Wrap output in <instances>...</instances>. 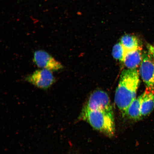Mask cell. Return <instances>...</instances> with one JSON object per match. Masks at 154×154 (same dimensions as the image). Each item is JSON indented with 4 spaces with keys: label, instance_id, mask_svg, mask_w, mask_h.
<instances>
[{
    "label": "cell",
    "instance_id": "cell-1",
    "mask_svg": "<svg viewBox=\"0 0 154 154\" xmlns=\"http://www.w3.org/2000/svg\"><path fill=\"white\" fill-rule=\"evenodd\" d=\"M139 72L137 69H127L121 73L116 91L115 101L123 116L136 99L140 84Z\"/></svg>",
    "mask_w": 154,
    "mask_h": 154
},
{
    "label": "cell",
    "instance_id": "cell-2",
    "mask_svg": "<svg viewBox=\"0 0 154 154\" xmlns=\"http://www.w3.org/2000/svg\"><path fill=\"white\" fill-rule=\"evenodd\" d=\"M79 119L87 122L95 129L109 137L114 136L115 126L113 111L82 109Z\"/></svg>",
    "mask_w": 154,
    "mask_h": 154
},
{
    "label": "cell",
    "instance_id": "cell-3",
    "mask_svg": "<svg viewBox=\"0 0 154 154\" xmlns=\"http://www.w3.org/2000/svg\"><path fill=\"white\" fill-rule=\"evenodd\" d=\"M140 75L146 88L154 91V60L151 54L144 51L140 65Z\"/></svg>",
    "mask_w": 154,
    "mask_h": 154
},
{
    "label": "cell",
    "instance_id": "cell-4",
    "mask_svg": "<svg viewBox=\"0 0 154 154\" xmlns=\"http://www.w3.org/2000/svg\"><path fill=\"white\" fill-rule=\"evenodd\" d=\"M88 110L113 111L108 94L102 90H96L92 93L83 108Z\"/></svg>",
    "mask_w": 154,
    "mask_h": 154
},
{
    "label": "cell",
    "instance_id": "cell-5",
    "mask_svg": "<svg viewBox=\"0 0 154 154\" xmlns=\"http://www.w3.org/2000/svg\"><path fill=\"white\" fill-rule=\"evenodd\" d=\"M26 80L37 88L47 89L55 81L52 71L41 69L34 71L26 77Z\"/></svg>",
    "mask_w": 154,
    "mask_h": 154
},
{
    "label": "cell",
    "instance_id": "cell-6",
    "mask_svg": "<svg viewBox=\"0 0 154 154\" xmlns=\"http://www.w3.org/2000/svg\"><path fill=\"white\" fill-rule=\"evenodd\" d=\"M33 60L38 67L52 72L58 71L63 68V65L60 62L43 50H38L35 52Z\"/></svg>",
    "mask_w": 154,
    "mask_h": 154
},
{
    "label": "cell",
    "instance_id": "cell-7",
    "mask_svg": "<svg viewBox=\"0 0 154 154\" xmlns=\"http://www.w3.org/2000/svg\"><path fill=\"white\" fill-rule=\"evenodd\" d=\"M142 95L141 115L142 117L149 115L154 109V91L146 88Z\"/></svg>",
    "mask_w": 154,
    "mask_h": 154
},
{
    "label": "cell",
    "instance_id": "cell-8",
    "mask_svg": "<svg viewBox=\"0 0 154 154\" xmlns=\"http://www.w3.org/2000/svg\"><path fill=\"white\" fill-rule=\"evenodd\" d=\"M142 48L128 52L125 56L124 63L128 69H136L141 63L142 59Z\"/></svg>",
    "mask_w": 154,
    "mask_h": 154
},
{
    "label": "cell",
    "instance_id": "cell-9",
    "mask_svg": "<svg viewBox=\"0 0 154 154\" xmlns=\"http://www.w3.org/2000/svg\"><path fill=\"white\" fill-rule=\"evenodd\" d=\"M142 98L141 95L136 98L128 107L126 116L128 118L134 121L140 120L142 118L141 115V105Z\"/></svg>",
    "mask_w": 154,
    "mask_h": 154
},
{
    "label": "cell",
    "instance_id": "cell-10",
    "mask_svg": "<svg viewBox=\"0 0 154 154\" xmlns=\"http://www.w3.org/2000/svg\"><path fill=\"white\" fill-rule=\"evenodd\" d=\"M120 42L127 52L137 49L141 47L137 38L131 35H125L121 38Z\"/></svg>",
    "mask_w": 154,
    "mask_h": 154
},
{
    "label": "cell",
    "instance_id": "cell-11",
    "mask_svg": "<svg viewBox=\"0 0 154 154\" xmlns=\"http://www.w3.org/2000/svg\"><path fill=\"white\" fill-rule=\"evenodd\" d=\"M127 51L121 42L116 44L113 48L112 55L117 60L124 63Z\"/></svg>",
    "mask_w": 154,
    "mask_h": 154
},
{
    "label": "cell",
    "instance_id": "cell-12",
    "mask_svg": "<svg viewBox=\"0 0 154 154\" xmlns=\"http://www.w3.org/2000/svg\"><path fill=\"white\" fill-rule=\"evenodd\" d=\"M148 51L151 54L154 60V46L149 45L147 46Z\"/></svg>",
    "mask_w": 154,
    "mask_h": 154
}]
</instances>
